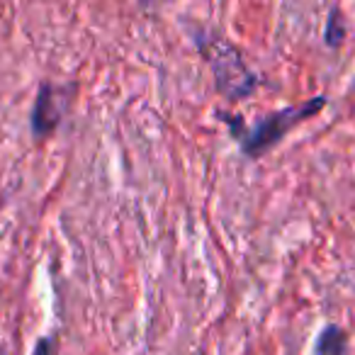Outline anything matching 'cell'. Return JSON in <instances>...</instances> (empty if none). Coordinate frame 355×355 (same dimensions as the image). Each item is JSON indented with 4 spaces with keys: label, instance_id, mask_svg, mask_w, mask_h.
Wrapping results in <instances>:
<instances>
[{
    "label": "cell",
    "instance_id": "4",
    "mask_svg": "<svg viewBox=\"0 0 355 355\" xmlns=\"http://www.w3.org/2000/svg\"><path fill=\"white\" fill-rule=\"evenodd\" d=\"M345 348H348L345 331L336 324H329L321 329L319 338H316L314 355H345Z\"/></svg>",
    "mask_w": 355,
    "mask_h": 355
},
{
    "label": "cell",
    "instance_id": "5",
    "mask_svg": "<svg viewBox=\"0 0 355 355\" xmlns=\"http://www.w3.org/2000/svg\"><path fill=\"white\" fill-rule=\"evenodd\" d=\"M343 35H345V30H343V22H340V12H338V8H334L329 15V22H326V44H331V46L340 44Z\"/></svg>",
    "mask_w": 355,
    "mask_h": 355
},
{
    "label": "cell",
    "instance_id": "3",
    "mask_svg": "<svg viewBox=\"0 0 355 355\" xmlns=\"http://www.w3.org/2000/svg\"><path fill=\"white\" fill-rule=\"evenodd\" d=\"M66 107H69V98H66L64 90L44 80L37 90L35 107H32V132H35V137H46V134L54 132L64 119Z\"/></svg>",
    "mask_w": 355,
    "mask_h": 355
},
{
    "label": "cell",
    "instance_id": "6",
    "mask_svg": "<svg viewBox=\"0 0 355 355\" xmlns=\"http://www.w3.org/2000/svg\"><path fill=\"white\" fill-rule=\"evenodd\" d=\"M32 355H56L54 348V338H40L35 345V353Z\"/></svg>",
    "mask_w": 355,
    "mask_h": 355
},
{
    "label": "cell",
    "instance_id": "7",
    "mask_svg": "<svg viewBox=\"0 0 355 355\" xmlns=\"http://www.w3.org/2000/svg\"><path fill=\"white\" fill-rule=\"evenodd\" d=\"M0 355H6V350H3V348H0Z\"/></svg>",
    "mask_w": 355,
    "mask_h": 355
},
{
    "label": "cell",
    "instance_id": "2",
    "mask_svg": "<svg viewBox=\"0 0 355 355\" xmlns=\"http://www.w3.org/2000/svg\"><path fill=\"white\" fill-rule=\"evenodd\" d=\"M198 49L214 73V85L229 100H243L258 88V76L248 69L241 51L217 32H198Z\"/></svg>",
    "mask_w": 355,
    "mask_h": 355
},
{
    "label": "cell",
    "instance_id": "1",
    "mask_svg": "<svg viewBox=\"0 0 355 355\" xmlns=\"http://www.w3.org/2000/svg\"><path fill=\"white\" fill-rule=\"evenodd\" d=\"M326 105V98L319 95V98H311L302 105H292V107L277 110V112H270L266 117L256 119V122L246 124L241 114H232L224 112V110H217V117L224 119L232 129L234 139H239L241 144V151L251 158H258L263 151H268L270 146H275L287 132H290L295 124L304 122L306 117L321 112Z\"/></svg>",
    "mask_w": 355,
    "mask_h": 355
}]
</instances>
